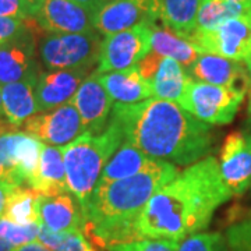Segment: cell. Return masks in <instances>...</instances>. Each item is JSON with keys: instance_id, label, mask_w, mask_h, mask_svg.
<instances>
[{"instance_id": "1", "label": "cell", "mask_w": 251, "mask_h": 251, "mask_svg": "<svg viewBox=\"0 0 251 251\" xmlns=\"http://www.w3.org/2000/svg\"><path fill=\"white\" fill-rule=\"evenodd\" d=\"M230 197L219 162L206 156L180 172L148 201L135 225L138 239L181 242L206 229L214 212Z\"/></svg>"}, {"instance_id": "2", "label": "cell", "mask_w": 251, "mask_h": 251, "mask_svg": "<svg viewBox=\"0 0 251 251\" xmlns=\"http://www.w3.org/2000/svg\"><path fill=\"white\" fill-rule=\"evenodd\" d=\"M110 120L125 137L155 159L193 165L212 150V126L200 122L179 103L151 98L138 103H116Z\"/></svg>"}, {"instance_id": "3", "label": "cell", "mask_w": 251, "mask_h": 251, "mask_svg": "<svg viewBox=\"0 0 251 251\" xmlns=\"http://www.w3.org/2000/svg\"><path fill=\"white\" fill-rule=\"evenodd\" d=\"M180 172L168 161L158 159L151 168L131 177L95 188L85 214V227L100 247L140 240L137 221L148 201Z\"/></svg>"}, {"instance_id": "4", "label": "cell", "mask_w": 251, "mask_h": 251, "mask_svg": "<svg viewBox=\"0 0 251 251\" xmlns=\"http://www.w3.org/2000/svg\"><path fill=\"white\" fill-rule=\"evenodd\" d=\"M123 141L120 127L110 120L100 134H82L62 147L67 187L80 202L84 215L102 172Z\"/></svg>"}, {"instance_id": "5", "label": "cell", "mask_w": 251, "mask_h": 251, "mask_svg": "<svg viewBox=\"0 0 251 251\" xmlns=\"http://www.w3.org/2000/svg\"><path fill=\"white\" fill-rule=\"evenodd\" d=\"M102 39L97 31L46 34L39 42V59L48 72L92 69L99 62Z\"/></svg>"}, {"instance_id": "6", "label": "cell", "mask_w": 251, "mask_h": 251, "mask_svg": "<svg viewBox=\"0 0 251 251\" xmlns=\"http://www.w3.org/2000/svg\"><path fill=\"white\" fill-rule=\"evenodd\" d=\"M244 95L230 88L190 80L179 105L202 123L224 126L233 122Z\"/></svg>"}, {"instance_id": "7", "label": "cell", "mask_w": 251, "mask_h": 251, "mask_svg": "<svg viewBox=\"0 0 251 251\" xmlns=\"http://www.w3.org/2000/svg\"><path fill=\"white\" fill-rule=\"evenodd\" d=\"M187 39L201 53L244 62L251 54V14L227 20L209 31H196Z\"/></svg>"}, {"instance_id": "8", "label": "cell", "mask_w": 251, "mask_h": 251, "mask_svg": "<svg viewBox=\"0 0 251 251\" xmlns=\"http://www.w3.org/2000/svg\"><path fill=\"white\" fill-rule=\"evenodd\" d=\"M151 52V25L126 29L102 39L97 72H119L137 66Z\"/></svg>"}, {"instance_id": "9", "label": "cell", "mask_w": 251, "mask_h": 251, "mask_svg": "<svg viewBox=\"0 0 251 251\" xmlns=\"http://www.w3.org/2000/svg\"><path fill=\"white\" fill-rule=\"evenodd\" d=\"M44 143L9 127L0 128V163L10 172V181L23 186L35 173Z\"/></svg>"}, {"instance_id": "10", "label": "cell", "mask_w": 251, "mask_h": 251, "mask_svg": "<svg viewBox=\"0 0 251 251\" xmlns=\"http://www.w3.org/2000/svg\"><path fill=\"white\" fill-rule=\"evenodd\" d=\"M23 131L52 147H64L84 134L81 117L73 102L32 116L24 123Z\"/></svg>"}, {"instance_id": "11", "label": "cell", "mask_w": 251, "mask_h": 251, "mask_svg": "<svg viewBox=\"0 0 251 251\" xmlns=\"http://www.w3.org/2000/svg\"><path fill=\"white\" fill-rule=\"evenodd\" d=\"M159 21L155 0H109L94 14V28L106 36Z\"/></svg>"}, {"instance_id": "12", "label": "cell", "mask_w": 251, "mask_h": 251, "mask_svg": "<svg viewBox=\"0 0 251 251\" xmlns=\"http://www.w3.org/2000/svg\"><path fill=\"white\" fill-rule=\"evenodd\" d=\"M219 169L233 196L251 187V131H234L225 138Z\"/></svg>"}, {"instance_id": "13", "label": "cell", "mask_w": 251, "mask_h": 251, "mask_svg": "<svg viewBox=\"0 0 251 251\" xmlns=\"http://www.w3.org/2000/svg\"><path fill=\"white\" fill-rule=\"evenodd\" d=\"M190 80L247 94L251 74L246 64L212 53H201L187 70Z\"/></svg>"}, {"instance_id": "14", "label": "cell", "mask_w": 251, "mask_h": 251, "mask_svg": "<svg viewBox=\"0 0 251 251\" xmlns=\"http://www.w3.org/2000/svg\"><path fill=\"white\" fill-rule=\"evenodd\" d=\"M72 102L78 110L84 134L98 135L108 127L113 100L103 88L97 70L81 84Z\"/></svg>"}, {"instance_id": "15", "label": "cell", "mask_w": 251, "mask_h": 251, "mask_svg": "<svg viewBox=\"0 0 251 251\" xmlns=\"http://www.w3.org/2000/svg\"><path fill=\"white\" fill-rule=\"evenodd\" d=\"M34 18L48 34H81L95 31L94 14L73 0H42Z\"/></svg>"}, {"instance_id": "16", "label": "cell", "mask_w": 251, "mask_h": 251, "mask_svg": "<svg viewBox=\"0 0 251 251\" xmlns=\"http://www.w3.org/2000/svg\"><path fill=\"white\" fill-rule=\"evenodd\" d=\"M35 57V32L31 28L17 39L0 45V87L39 77Z\"/></svg>"}, {"instance_id": "17", "label": "cell", "mask_w": 251, "mask_h": 251, "mask_svg": "<svg viewBox=\"0 0 251 251\" xmlns=\"http://www.w3.org/2000/svg\"><path fill=\"white\" fill-rule=\"evenodd\" d=\"M92 69L52 70L41 73L35 85V97L41 112H48L72 102L81 84Z\"/></svg>"}, {"instance_id": "18", "label": "cell", "mask_w": 251, "mask_h": 251, "mask_svg": "<svg viewBox=\"0 0 251 251\" xmlns=\"http://www.w3.org/2000/svg\"><path fill=\"white\" fill-rule=\"evenodd\" d=\"M39 224L54 233H72L84 230L85 215L80 202L70 191L57 196H41L38 198Z\"/></svg>"}, {"instance_id": "19", "label": "cell", "mask_w": 251, "mask_h": 251, "mask_svg": "<svg viewBox=\"0 0 251 251\" xmlns=\"http://www.w3.org/2000/svg\"><path fill=\"white\" fill-rule=\"evenodd\" d=\"M27 184L41 196H57L69 191L62 147L44 144L38 168Z\"/></svg>"}, {"instance_id": "20", "label": "cell", "mask_w": 251, "mask_h": 251, "mask_svg": "<svg viewBox=\"0 0 251 251\" xmlns=\"http://www.w3.org/2000/svg\"><path fill=\"white\" fill-rule=\"evenodd\" d=\"M99 80L109 97L112 100H116V103L130 105L153 98L151 85L144 80L138 66L99 74Z\"/></svg>"}, {"instance_id": "21", "label": "cell", "mask_w": 251, "mask_h": 251, "mask_svg": "<svg viewBox=\"0 0 251 251\" xmlns=\"http://www.w3.org/2000/svg\"><path fill=\"white\" fill-rule=\"evenodd\" d=\"M38 78L17 81L1 87V100L6 122L11 127H21L41 110L35 97Z\"/></svg>"}, {"instance_id": "22", "label": "cell", "mask_w": 251, "mask_h": 251, "mask_svg": "<svg viewBox=\"0 0 251 251\" xmlns=\"http://www.w3.org/2000/svg\"><path fill=\"white\" fill-rule=\"evenodd\" d=\"M156 161L158 159L148 156L133 144L123 141L120 148L105 166L95 188H102L110 183L138 175L141 172L147 171L148 168H151Z\"/></svg>"}, {"instance_id": "23", "label": "cell", "mask_w": 251, "mask_h": 251, "mask_svg": "<svg viewBox=\"0 0 251 251\" xmlns=\"http://www.w3.org/2000/svg\"><path fill=\"white\" fill-rule=\"evenodd\" d=\"M190 77L186 69L171 57H163L158 64L153 77L148 82L151 85L153 98L180 103L187 90Z\"/></svg>"}, {"instance_id": "24", "label": "cell", "mask_w": 251, "mask_h": 251, "mask_svg": "<svg viewBox=\"0 0 251 251\" xmlns=\"http://www.w3.org/2000/svg\"><path fill=\"white\" fill-rule=\"evenodd\" d=\"M151 52L171 57L179 62L186 70L196 62L201 52L191 41L177 35L165 25H151Z\"/></svg>"}, {"instance_id": "25", "label": "cell", "mask_w": 251, "mask_h": 251, "mask_svg": "<svg viewBox=\"0 0 251 251\" xmlns=\"http://www.w3.org/2000/svg\"><path fill=\"white\" fill-rule=\"evenodd\" d=\"M162 25L188 38L196 31L198 10L202 0H155Z\"/></svg>"}, {"instance_id": "26", "label": "cell", "mask_w": 251, "mask_h": 251, "mask_svg": "<svg viewBox=\"0 0 251 251\" xmlns=\"http://www.w3.org/2000/svg\"><path fill=\"white\" fill-rule=\"evenodd\" d=\"M251 14V3L227 0H202L198 10L196 31H209L232 18ZM194 31V32H196Z\"/></svg>"}, {"instance_id": "27", "label": "cell", "mask_w": 251, "mask_h": 251, "mask_svg": "<svg viewBox=\"0 0 251 251\" xmlns=\"http://www.w3.org/2000/svg\"><path fill=\"white\" fill-rule=\"evenodd\" d=\"M38 198L39 194L32 188H24L23 186L16 187L7 198L1 218L23 226L39 224Z\"/></svg>"}, {"instance_id": "28", "label": "cell", "mask_w": 251, "mask_h": 251, "mask_svg": "<svg viewBox=\"0 0 251 251\" xmlns=\"http://www.w3.org/2000/svg\"><path fill=\"white\" fill-rule=\"evenodd\" d=\"M38 242L52 251H97L81 230L72 233H54L41 225Z\"/></svg>"}, {"instance_id": "29", "label": "cell", "mask_w": 251, "mask_h": 251, "mask_svg": "<svg viewBox=\"0 0 251 251\" xmlns=\"http://www.w3.org/2000/svg\"><path fill=\"white\" fill-rule=\"evenodd\" d=\"M177 251H229L221 233H196L180 243Z\"/></svg>"}, {"instance_id": "30", "label": "cell", "mask_w": 251, "mask_h": 251, "mask_svg": "<svg viewBox=\"0 0 251 251\" xmlns=\"http://www.w3.org/2000/svg\"><path fill=\"white\" fill-rule=\"evenodd\" d=\"M180 242L168 239H140L115 244L106 251H177Z\"/></svg>"}, {"instance_id": "31", "label": "cell", "mask_w": 251, "mask_h": 251, "mask_svg": "<svg viewBox=\"0 0 251 251\" xmlns=\"http://www.w3.org/2000/svg\"><path fill=\"white\" fill-rule=\"evenodd\" d=\"M29 20H16V18L0 17V45H4L23 36L31 29Z\"/></svg>"}, {"instance_id": "32", "label": "cell", "mask_w": 251, "mask_h": 251, "mask_svg": "<svg viewBox=\"0 0 251 251\" xmlns=\"http://www.w3.org/2000/svg\"><path fill=\"white\" fill-rule=\"evenodd\" d=\"M227 243L232 251H251V219L233 226L227 233Z\"/></svg>"}, {"instance_id": "33", "label": "cell", "mask_w": 251, "mask_h": 251, "mask_svg": "<svg viewBox=\"0 0 251 251\" xmlns=\"http://www.w3.org/2000/svg\"><path fill=\"white\" fill-rule=\"evenodd\" d=\"M0 17L16 20L34 18L28 10L25 0H0Z\"/></svg>"}, {"instance_id": "34", "label": "cell", "mask_w": 251, "mask_h": 251, "mask_svg": "<svg viewBox=\"0 0 251 251\" xmlns=\"http://www.w3.org/2000/svg\"><path fill=\"white\" fill-rule=\"evenodd\" d=\"M16 187H20V186L13 184L10 180H0V218L3 216L4 208H6V202H7V198H9L11 191Z\"/></svg>"}, {"instance_id": "35", "label": "cell", "mask_w": 251, "mask_h": 251, "mask_svg": "<svg viewBox=\"0 0 251 251\" xmlns=\"http://www.w3.org/2000/svg\"><path fill=\"white\" fill-rule=\"evenodd\" d=\"M73 1H75L77 4H80L84 9L91 11L92 14H95L102 6H105L108 3L109 0H73Z\"/></svg>"}, {"instance_id": "36", "label": "cell", "mask_w": 251, "mask_h": 251, "mask_svg": "<svg viewBox=\"0 0 251 251\" xmlns=\"http://www.w3.org/2000/svg\"><path fill=\"white\" fill-rule=\"evenodd\" d=\"M16 251H52V250H49L48 247H45L44 244H41L39 242H32V243H28V244H25V246L18 247Z\"/></svg>"}, {"instance_id": "37", "label": "cell", "mask_w": 251, "mask_h": 251, "mask_svg": "<svg viewBox=\"0 0 251 251\" xmlns=\"http://www.w3.org/2000/svg\"><path fill=\"white\" fill-rule=\"evenodd\" d=\"M25 3H27L28 10H29L31 16H32V17H35L36 11L39 10L41 4H42V0H25Z\"/></svg>"}, {"instance_id": "38", "label": "cell", "mask_w": 251, "mask_h": 251, "mask_svg": "<svg viewBox=\"0 0 251 251\" xmlns=\"http://www.w3.org/2000/svg\"><path fill=\"white\" fill-rule=\"evenodd\" d=\"M17 247H14L13 244H10L7 240H4L1 236H0V251H16Z\"/></svg>"}, {"instance_id": "39", "label": "cell", "mask_w": 251, "mask_h": 251, "mask_svg": "<svg viewBox=\"0 0 251 251\" xmlns=\"http://www.w3.org/2000/svg\"><path fill=\"white\" fill-rule=\"evenodd\" d=\"M3 179H6V180H10V172L0 163V180H3Z\"/></svg>"}, {"instance_id": "40", "label": "cell", "mask_w": 251, "mask_h": 251, "mask_svg": "<svg viewBox=\"0 0 251 251\" xmlns=\"http://www.w3.org/2000/svg\"><path fill=\"white\" fill-rule=\"evenodd\" d=\"M247 113H249V116H251V84L247 91Z\"/></svg>"}, {"instance_id": "41", "label": "cell", "mask_w": 251, "mask_h": 251, "mask_svg": "<svg viewBox=\"0 0 251 251\" xmlns=\"http://www.w3.org/2000/svg\"><path fill=\"white\" fill-rule=\"evenodd\" d=\"M6 119L4 117V112H3V100H1V87H0V122Z\"/></svg>"}, {"instance_id": "42", "label": "cell", "mask_w": 251, "mask_h": 251, "mask_svg": "<svg viewBox=\"0 0 251 251\" xmlns=\"http://www.w3.org/2000/svg\"><path fill=\"white\" fill-rule=\"evenodd\" d=\"M244 63H246V67H247V70H249V73L251 74V54L244 60Z\"/></svg>"}, {"instance_id": "43", "label": "cell", "mask_w": 251, "mask_h": 251, "mask_svg": "<svg viewBox=\"0 0 251 251\" xmlns=\"http://www.w3.org/2000/svg\"><path fill=\"white\" fill-rule=\"evenodd\" d=\"M227 1H237V3H251V0H227Z\"/></svg>"}, {"instance_id": "44", "label": "cell", "mask_w": 251, "mask_h": 251, "mask_svg": "<svg viewBox=\"0 0 251 251\" xmlns=\"http://www.w3.org/2000/svg\"><path fill=\"white\" fill-rule=\"evenodd\" d=\"M246 125H247V130H249V131H251V116L247 119V123H246Z\"/></svg>"}, {"instance_id": "45", "label": "cell", "mask_w": 251, "mask_h": 251, "mask_svg": "<svg viewBox=\"0 0 251 251\" xmlns=\"http://www.w3.org/2000/svg\"><path fill=\"white\" fill-rule=\"evenodd\" d=\"M0 126H3V123H1V122H0Z\"/></svg>"}]
</instances>
